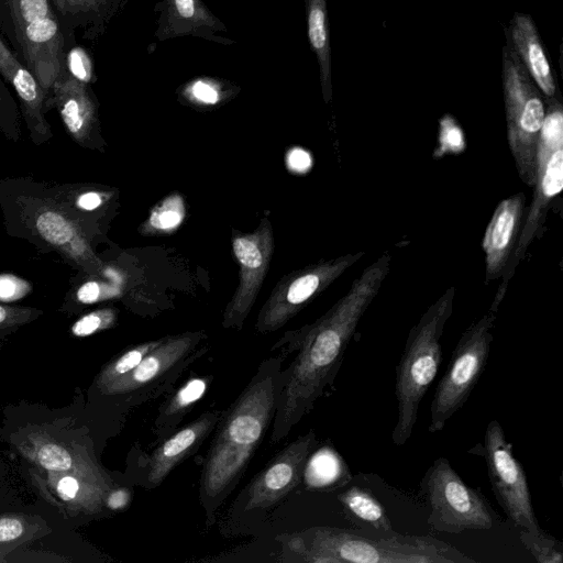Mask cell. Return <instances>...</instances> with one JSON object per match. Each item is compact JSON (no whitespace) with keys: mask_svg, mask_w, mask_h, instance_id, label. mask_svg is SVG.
Instances as JSON below:
<instances>
[{"mask_svg":"<svg viewBox=\"0 0 563 563\" xmlns=\"http://www.w3.org/2000/svg\"><path fill=\"white\" fill-rule=\"evenodd\" d=\"M131 500V492L128 488H117L109 492L106 496V505L111 510L125 508Z\"/></svg>","mask_w":563,"mask_h":563,"instance_id":"obj_43","label":"cell"},{"mask_svg":"<svg viewBox=\"0 0 563 563\" xmlns=\"http://www.w3.org/2000/svg\"><path fill=\"white\" fill-rule=\"evenodd\" d=\"M483 453L492 489L508 519L520 530L542 532L532 506L526 472L496 419L490 420L486 427Z\"/></svg>","mask_w":563,"mask_h":563,"instance_id":"obj_11","label":"cell"},{"mask_svg":"<svg viewBox=\"0 0 563 563\" xmlns=\"http://www.w3.org/2000/svg\"><path fill=\"white\" fill-rule=\"evenodd\" d=\"M0 207L8 234L25 239L42 252H55L74 268L102 277L95 234L54 192L51 183L30 178L0 181Z\"/></svg>","mask_w":563,"mask_h":563,"instance_id":"obj_3","label":"cell"},{"mask_svg":"<svg viewBox=\"0 0 563 563\" xmlns=\"http://www.w3.org/2000/svg\"><path fill=\"white\" fill-rule=\"evenodd\" d=\"M545 119L540 134L536 162L532 199L495 299L490 306L497 312L507 285L529 246L540 233L550 206L563 188V104L562 99L545 98Z\"/></svg>","mask_w":563,"mask_h":563,"instance_id":"obj_6","label":"cell"},{"mask_svg":"<svg viewBox=\"0 0 563 563\" xmlns=\"http://www.w3.org/2000/svg\"><path fill=\"white\" fill-rule=\"evenodd\" d=\"M501 84L508 146L520 179L532 189L545 98L507 41L501 49Z\"/></svg>","mask_w":563,"mask_h":563,"instance_id":"obj_7","label":"cell"},{"mask_svg":"<svg viewBox=\"0 0 563 563\" xmlns=\"http://www.w3.org/2000/svg\"><path fill=\"white\" fill-rule=\"evenodd\" d=\"M526 196L518 192L495 208L484 232L485 284L501 277L516 247L523 219Z\"/></svg>","mask_w":563,"mask_h":563,"instance_id":"obj_17","label":"cell"},{"mask_svg":"<svg viewBox=\"0 0 563 563\" xmlns=\"http://www.w3.org/2000/svg\"><path fill=\"white\" fill-rule=\"evenodd\" d=\"M185 206L181 196L170 195L156 205L142 224L143 234H162L174 231L184 220Z\"/></svg>","mask_w":563,"mask_h":563,"instance_id":"obj_28","label":"cell"},{"mask_svg":"<svg viewBox=\"0 0 563 563\" xmlns=\"http://www.w3.org/2000/svg\"><path fill=\"white\" fill-rule=\"evenodd\" d=\"M54 107L68 133L85 148L101 150L103 142L99 132L98 103L89 84L66 68L54 81L47 99V111Z\"/></svg>","mask_w":563,"mask_h":563,"instance_id":"obj_16","label":"cell"},{"mask_svg":"<svg viewBox=\"0 0 563 563\" xmlns=\"http://www.w3.org/2000/svg\"><path fill=\"white\" fill-rule=\"evenodd\" d=\"M102 276L107 277L108 280H102L101 277L88 276V280L74 288L75 300L81 305H92L103 300L121 297L123 294V286L119 272L106 266Z\"/></svg>","mask_w":563,"mask_h":563,"instance_id":"obj_27","label":"cell"},{"mask_svg":"<svg viewBox=\"0 0 563 563\" xmlns=\"http://www.w3.org/2000/svg\"><path fill=\"white\" fill-rule=\"evenodd\" d=\"M52 11L49 0H0V31L13 48L27 23Z\"/></svg>","mask_w":563,"mask_h":563,"instance_id":"obj_26","label":"cell"},{"mask_svg":"<svg viewBox=\"0 0 563 563\" xmlns=\"http://www.w3.org/2000/svg\"><path fill=\"white\" fill-rule=\"evenodd\" d=\"M163 338L134 345L110 362L100 373L97 385L102 390L108 385L130 373L143 357L155 349Z\"/></svg>","mask_w":563,"mask_h":563,"instance_id":"obj_29","label":"cell"},{"mask_svg":"<svg viewBox=\"0 0 563 563\" xmlns=\"http://www.w3.org/2000/svg\"><path fill=\"white\" fill-rule=\"evenodd\" d=\"M65 68L78 79L90 82L91 80V63L87 53L74 45L66 55Z\"/></svg>","mask_w":563,"mask_h":563,"instance_id":"obj_36","label":"cell"},{"mask_svg":"<svg viewBox=\"0 0 563 563\" xmlns=\"http://www.w3.org/2000/svg\"><path fill=\"white\" fill-rule=\"evenodd\" d=\"M308 37L320 69L322 95L325 102L332 99L331 48L325 0H307Z\"/></svg>","mask_w":563,"mask_h":563,"instance_id":"obj_22","label":"cell"},{"mask_svg":"<svg viewBox=\"0 0 563 563\" xmlns=\"http://www.w3.org/2000/svg\"><path fill=\"white\" fill-rule=\"evenodd\" d=\"M36 459L46 470L53 472H64L73 466L70 453L56 443H45L37 450Z\"/></svg>","mask_w":563,"mask_h":563,"instance_id":"obj_33","label":"cell"},{"mask_svg":"<svg viewBox=\"0 0 563 563\" xmlns=\"http://www.w3.org/2000/svg\"><path fill=\"white\" fill-rule=\"evenodd\" d=\"M23 532L20 520L5 517L0 519V542H7L19 538Z\"/></svg>","mask_w":563,"mask_h":563,"instance_id":"obj_42","label":"cell"},{"mask_svg":"<svg viewBox=\"0 0 563 563\" xmlns=\"http://www.w3.org/2000/svg\"><path fill=\"white\" fill-rule=\"evenodd\" d=\"M220 410H208L189 424L173 432L148 459L146 486H158L177 464L198 451L199 446L216 428Z\"/></svg>","mask_w":563,"mask_h":563,"instance_id":"obj_20","label":"cell"},{"mask_svg":"<svg viewBox=\"0 0 563 563\" xmlns=\"http://www.w3.org/2000/svg\"><path fill=\"white\" fill-rule=\"evenodd\" d=\"M302 476L309 488H333L344 485L351 478L343 459L330 448L310 453Z\"/></svg>","mask_w":563,"mask_h":563,"instance_id":"obj_24","label":"cell"},{"mask_svg":"<svg viewBox=\"0 0 563 563\" xmlns=\"http://www.w3.org/2000/svg\"><path fill=\"white\" fill-rule=\"evenodd\" d=\"M0 131L13 142L21 136L18 104L3 79H0Z\"/></svg>","mask_w":563,"mask_h":563,"instance_id":"obj_31","label":"cell"},{"mask_svg":"<svg viewBox=\"0 0 563 563\" xmlns=\"http://www.w3.org/2000/svg\"><path fill=\"white\" fill-rule=\"evenodd\" d=\"M390 263V254H382L324 314L285 333L272 347L273 351L287 346L286 354L297 351L290 365L283 369L284 385L276 401L272 443L286 438L332 385L350 340L386 279Z\"/></svg>","mask_w":563,"mask_h":563,"instance_id":"obj_1","label":"cell"},{"mask_svg":"<svg viewBox=\"0 0 563 563\" xmlns=\"http://www.w3.org/2000/svg\"><path fill=\"white\" fill-rule=\"evenodd\" d=\"M301 560L314 563H474L453 545L428 536L396 531L365 533L333 527L311 528L290 542Z\"/></svg>","mask_w":563,"mask_h":563,"instance_id":"obj_4","label":"cell"},{"mask_svg":"<svg viewBox=\"0 0 563 563\" xmlns=\"http://www.w3.org/2000/svg\"><path fill=\"white\" fill-rule=\"evenodd\" d=\"M41 313V310L31 307L0 303V334L7 333L36 319Z\"/></svg>","mask_w":563,"mask_h":563,"instance_id":"obj_34","label":"cell"},{"mask_svg":"<svg viewBox=\"0 0 563 563\" xmlns=\"http://www.w3.org/2000/svg\"><path fill=\"white\" fill-rule=\"evenodd\" d=\"M54 11L73 29L80 26L79 0H49Z\"/></svg>","mask_w":563,"mask_h":563,"instance_id":"obj_37","label":"cell"},{"mask_svg":"<svg viewBox=\"0 0 563 563\" xmlns=\"http://www.w3.org/2000/svg\"><path fill=\"white\" fill-rule=\"evenodd\" d=\"M317 444L316 433L310 430L279 452L245 488L243 510L271 507L294 489Z\"/></svg>","mask_w":563,"mask_h":563,"instance_id":"obj_15","label":"cell"},{"mask_svg":"<svg viewBox=\"0 0 563 563\" xmlns=\"http://www.w3.org/2000/svg\"><path fill=\"white\" fill-rule=\"evenodd\" d=\"M211 379V376L191 377L162 405L153 429L157 441L175 432L192 406L203 397Z\"/></svg>","mask_w":563,"mask_h":563,"instance_id":"obj_21","label":"cell"},{"mask_svg":"<svg viewBox=\"0 0 563 563\" xmlns=\"http://www.w3.org/2000/svg\"><path fill=\"white\" fill-rule=\"evenodd\" d=\"M54 192L93 232H97V212L106 207L112 191L88 184L51 183Z\"/></svg>","mask_w":563,"mask_h":563,"instance_id":"obj_23","label":"cell"},{"mask_svg":"<svg viewBox=\"0 0 563 563\" xmlns=\"http://www.w3.org/2000/svg\"><path fill=\"white\" fill-rule=\"evenodd\" d=\"M118 311L113 308H102L91 311L78 319L71 327L76 336L91 335L113 327L117 322Z\"/></svg>","mask_w":563,"mask_h":563,"instance_id":"obj_32","label":"cell"},{"mask_svg":"<svg viewBox=\"0 0 563 563\" xmlns=\"http://www.w3.org/2000/svg\"><path fill=\"white\" fill-rule=\"evenodd\" d=\"M80 1V25H87L97 21L98 16L106 10L110 0H79Z\"/></svg>","mask_w":563,"mask_h":563,"instance_id":"obj_40","label":"cell"},{"mask_svg":"<svg viewBox=\"0 0 563 563\" xmlns=\"http://www.w3.org/2000/svg\"><path fill=\"white\" fill-rule=\"evenodd\" d=\"M364 254V251H358L321 260L285 275L261 308L255 322L256 332L265 334L284 327Z\"/></svg>","mask_w":563,"mask_h":563,"instance_id":"obj_10","label":"cell"},{"mask_svg":"<svg viewBox=\"0 0 563 563\" xmlns=\"http://www.w3.org/2000/svg\"><path fill=\"white\" fill-rule=\"evenodd\" d=\"M0 75L18 97L19 108L34 145H42L53 137L45 118L46 96L32 73L19 60L0 36Z\"/></svg>","mask_w":563,"mask_h":563,"instance_id":"obj_18","label":"cell"},{"mask_svg":"<svg viewBox=\"0 0 563 563\" xmlns=\"http://www.w3.org/2000/svg\"><path fill=\"white\" fill-rule=\"evenodd\" d=\"M231 245L239 265V284L224 308L222 327L240 330L255 303L269 269L274 234L268 217H263L253 232L232 234Z\"/></svg>","mask_w":563,"mask_h":563,"instance_id":"obj_13","label":"cell"},{"mask_svg":"<svg viewBox=\"0 0 563 563\" xmlns=\"http://www.w3.org/2000/svg\"><path fill=\"white\" fill-rule=\"evenodd\" d=\"M74 44V29L52 11L27 23L11 49L36 78L48 99L54 81L65 68L67 52Z\"/></svg>","mask_w":563,"mask_h":563,"instance_id":"obj_14","label":"cell"},{"mask_svg":"<svg viewBox=\"0 0 563 563\" xmlns=\"http://www.w3.org/2000/svg\"><path fill=\"white\" fill-rule=\"evenodd\" d=\"M420 487L429 507L428 523L435 531L490 530L499 520L485 495L467 485L445 457L434 460Z\"/></svg>","mask_w":563,"mask_h":563,"instance_id":"obj_8","label":"cell"},{"mask_svg":"<svg viewBox=\"0 0 563 563\" xmlns=\"http://www.w3.org/2000/svg\"><path fill=\"white\" fill-rule=\"evenodd\" d=\"M455 288L449 287L410 329L396 367L397 418L391 439L404 445L411 437L419 406L442 363L441 338L453 311Z\"/></svg>","mask_w":563,"mask_h":563,"instance_id":"obj_5","label":"cell"},{"mask_svg":"<svg viewBox=\"0 0 563 563\" xmlns=\"http://www.w3.org/2000/svg\"><path fill=\"white\" fill-rule=\"evenodd\" d=\"M189 92L192 99L202 104H216L221 98L219 89L206 80L192 82Z\"/></svg>","mask_w":563,"mask_h":563,"instance_id":"obj_38","label":"cell"},{"mask_svg":"<svg viewBox=\"0 0 563 563\" xmlns=\"http://www.w3.org/2000/svg\"><path fill=\"white\" fill-rule=\"evenodd\" d=\"M207 338L205 331L184 332L163 336L162 342L146 354L130 373L104 387L101 393L110 396L155 397L154 389L167 387L196 358L206 353L197 350Z\"/></svg>","mask_w":563,"mask_h":563,"instance_id":"obj_12","label":"cell"},{"mask_svg":"<svg viewBox=\"0 0 563 563\" xmlns=\"http://www.w3.org/2000/svg\"><path fill=\"white\" fill-rule=\"evenodd\" d=\"M177 14L187 21L207 22L206 12L199 7L197 0H173Z\"/></svg>","mask_w":563,"mask_h":563,"instance_id":"obj_39","label":"cell"},{"mask_svg":"<svg viewBox=\"0 0 563 563\" xmlns=\"http://www.w3.org/2000/svg\"><path fill=\"white\" fill-rule=\"evenodd\" d=\"M495 321L496 312L489 310L474 321L457 341L433 394L428 426L431 433L444 429L452 416L464 406L484 373Z\"/></svg>","mask_w":563,"mask_h":563,"instance_id":"obj_9","label":"cell"},{"mask_svg":"<svg viewBox=\"0 0 563 563\" xmlns=\"http://www.w3.org/2000/svg\"><path fill=\"white\" fill-rule=\"evenodd\" d=\"M80 484V481L74 476H64L57 482L56 492L63 500L70 501L77 498Z\"/></svg>","mask_w":563,"mask_h":563,"instance_id":"obj_41","label":"cell"},{"mask_svg":"<svg viewBox=\"0 0 563 563\" xmlns=\"http://www.w3.org/2000/svg\"><path fill=\"white\" fill-rule=\"evenodd\" d=\"M345 511L354 519L382 533L393 532L385 508L371 490L351 486L338 496Z\"/></svg>","mask_w":563,"mask_h":563,"instance_id":"obj_25","label":"cell"},{"mask_svg":"<svg viewBox=\"0 0 563 563\" xmlns=\"http://www.w3.org/2000/svg\"><path fill=\"white\" fill-rule=\"evenodd\" d=\"M282 363L283 355L264 360L216 426L199 488L208 526L213 523L219 507L239 483L273 422L284 385Z\"/></svg>","mask_w":563,"mask_h":563,"instance_id":"obj_2","label":"cell"},{"mask_svg":"<svg viewBox=\"0 0 563 563\" xmlns=\"http://www.w3.org/2000/svg\"><path fill=\"white\" fill-rule=\"evenodd\" d=\"M505 34L506 41L544 98L561 99L555 73L532 16L515 12L508 27L505 29Z\"/></svg>","mask_w":563,"mask_h":563,"instance_id":"obj_19","label":"cell"},{"mask_svg":"<svg viewBox=\"0 0 563 563\" xmlns=\"http://www.w3.org/2000/svg\"><path fill=\"white\" fill-rule=\"evenodd\" d=\"M520 541L539 563H562L563 544L545 531L532 533L526 530L519 532Z\"/></svg>","mask_w":563,"mask_h":563,"instance_id":"obj_30","label":"cell"},{"mask_svg":"<svg viewBox=\"0 0 563 563\" xmlns=\"http://www.w3.org/2000/svg\"><path fill=\"white\" fill-rule=\"evenodd\" d=\"M32 285L24 278L4 273L0 274V301L12 302L25 297Z\"/></svg>","mask_w":563,"mask_h":563,"instance_id":"obj_35","label":"cell"}]
</instances>
